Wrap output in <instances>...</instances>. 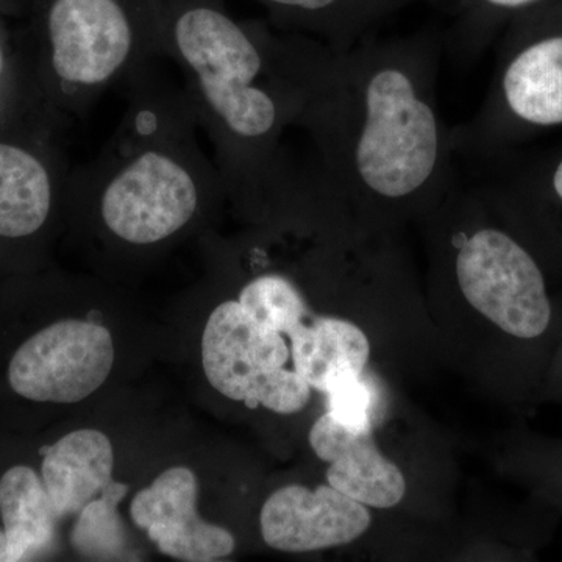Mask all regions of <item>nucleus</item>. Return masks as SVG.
Wrapping results in <instances>:
<instances>
[{"instance_id": "obj_1", "label": "nucleus", "mask_w": 562, "mask_h": 562, "mask_svg": "<svg viewBox=\"0 0 562 562\" xmlns=\"http://www.w3.org/2000/svg\"><path fill=\"white\" fill-rule=\"evenodd\" d=\"M441 46L417 33L333 55L312 116L327 181L350 209L414 210L452 190L457 149L439 105Z\"/></svg>"}, {"instance_id": "obj_2", "label": "nucleus", "mask_w": 562, "mask_h": 562, "mask_svg": "<svg viewBox=\"0 0 562 562\" xmlns=\"http://www.w3.org/2000/svg\"><path fill=\"white\" fill-rule=\"evenodd\" d=\"M562 128V0H542L501 35L486 98L453 128L457 155L482 160Z\"/></svg>"}, {"instance_id": "obj_3", "label": "nucleus", "mask_w": 562, "mask_h": 562, "mask_svg": "<svg viewBox=\"0 0 562 562\" xmlns=\"http://www.w3.org/2000/svg\"><path fill=\"white\" fill-rule=\"evenodd\" d=\"M452 244L454 283L475 312L520 341L546 335L553 317L546 272L516 228L476 224Z\"/></svg>"}, {"instance_id": "obj_4", "label": "nucleus", "mask_w": 562, "mask_h": 562, "mask_svg": "<svg viewBox=\"0 0 562 562\" xmlns=\"http://www.w3.org/2000/svg\"><path fill=\"white\" fill-rule=\"evenodd\" d=\"M176 41L228 131L249 143L271 138L281 106L273 92L258 85L266 61L249 33L221 11L192 9L177 21Z\"/></svg>"}, {"instance_id": "obj_5", "label": "nucleus", "mask_w": 562, "mask_h": 562, "mask_svg": "<svg viewBox=\"0 0 562 562\" xmlns=\"http://www.w3.org/2000/svg\"><path fill=\"white\" fill-rule=\"evenodd\" d=\"M113 362V338L105 327L60 319L36 328L13 347L3 380L22 402L72 405L106 382Z\"/></svg>"}, {"instance_id": "obj_6", "label": "nucleus", "mask_w": 562, "mask_h": 562, "mask_svg": "<svg viewBox=\"0 0 562 562\" xmlns=\"http://www.w3.org/2000/svg\"><path fill=\"white\" fill-rule=\"evenodd\" d=\"M198 188L190 173L165 155L147 151L106 188L102 217L124 241L154 244L190 222Z\"/></svg>"}, {"instance_id": "obj_7", "label": "nucleus", "mask_w": 562, "mask_h": 562, "mask_svg": "<svg viewBox=\"0 0 562 562\" xmlns=\"http://www.w3.org/2000/svg\"><path fill=\"white\" fill-rule=\"evenodd\" d=\"M290 355L281 333L255 321L238 301L221 303L203 330V371L211 386L249 408L261 406Z\"/></svg>"}, {"instance_id": "obj_8", "label": "nucleus", "mask_w": 562, "mask_h": 562, "mask_svg": "<svg viewBox=\"0 0 562 562\" xmlns=\"http://www.w3.org/2000/svg\"><path fill=\"white\" fill-rule=\"evenodd\" d=\"M483 194L541 258L562 265V143L524 157L502 154Z\"/></svg>"}, {"instance_id": "obj_9", "label": "nucleus", "mask_w": 562, "mask_h": 562, "mask_svg": "<svg viewBox=\"0 0 562 562\" xmlns=\"http://www.w3.org/2000/svg\"><path fill=\"white\" fill-rule=\"evenodd\" d=\"M47 25L55 72L70 83H102L131 54L132 27L117 0H55Z\"/></svg>"}, {"instance_id": "obj_10", "label": "nucleus", "mask_w": 562, "mask_h": 562, "mask_svg": "<svg viewBox=\"0 0 562 562\" xmlns=\"http://www.w3.org/2000/svg\"><path fill=\"white\" fill-rule=\"evenodd\" d=\"M368 506L330 484L316 490L290 484L262 505L265 542L286 553H308L357 541L371 527Z\"/></svg>"}, {"instance_id": "obj_11", "label": "nucleus", "mask_w": 562, "mask_h": 562, "mask_svg": "<svg viewBox=\"0 0 562 562\" xmlns=\"http://www.w3.org/2000/svg\"><path fill=\"white\" fill-rule=\"evenodd\" d=\"M199 483L188 468L161 473L132 502V519L158 550L176 560L211 562L227 558L236 541L231 531L205 522L198 514Z\"/></svg>"}, {"instance_id": "obj_12", "label": "nucleus", "mask_w": 562, "mask_h": 562, "mask_svg": "<svg viewBox=\"0 0 562 562\" xmlns=\"http://www.w3.org/2000/svg\"><path fill=\"white\" fill-rule=\"evenodd\" d=\"M310 446L328 462V484L347 497L373 508H392L405 497V476L380 452L372 428L351 430L327 413L314 422Z\"/></svg>"}, {"instance_id": "obj_13", "label": "nucleus", "mask_w": 562, "mask_h": 562, "mask_svg": "<svg viewBox=\"0 0 562 562\" xmlns=\"http://www.w3.org/2000/svg\"><path fill=\"white\" fill-rule=\"evenodd\" d=\"M40 473L57 519L77 516L113 482L114 452L98 430H77L38 449Z\"/></svg>"}, {"instance_id": "obj_14", "label": "nucleus", "mask_w": 562, "mask_h": 562, "mask_svg": "<svg viewBox=\"0 0 562 562\" xmlns=\"http://www.w3.org/2000/svg\"><path fill=\"white\" fill-rule=\"evenodd\" d=\"M58 524L40 471L16 462L0 473V528L9 539L11 562L49 553Z\"/></svg>"}, {"instance_id": "obj_15", "label": "nucleus", "mask_w": 562, "mask_h": 562, "mask_svg": "<svg viewBox=\"0 0 562 562\" xmlns=\"http://www.w3.org/2000/svg\"><path fill=\"white\" fill-rule=\"evenodd\" d=\"M288 336L294 371L319 392H325L327 380L341 369L362 373L371 357L368 336L349 321L319 317L312 325L301 322Z\"/></svg>"}, {"instance_id": "obj_16", "label": "nucleus", "mask_w": 562, "mask_h": 562, "mask_svg": "<svg viewBox=\"0 0 562 562\" xmlns=\"http://www.w3.org/2000/svg\"><path fill=\"white\" fill-rule=\"evenodd\" d=\"M49 173L29 151L0 143V238L22 239L46 224Z\"/></svg>"}, {"instance_id": "obj_17", "label": "nucleus", "mask_w": 562, "mask_h": 562, "mask_svg": "<svg viewBox=\"0 0 562 562\" xmlns=\"http://www.w3.org/2000/svg\"><path fill=\"white\" fill-rule=\"evenodd\" d=\"M277 9L316 22L333 41L335 52L368 40L373 29L417 0H262Z\"/></svg>"}, {"instance_id": "obj_18", "label": "nucleus", "mask_w": 562, "mask_h": 562, "mask_svg": "<svg viewBox=\"0 0 562 562\" xmlns=\"http://www.w3.org/2000/svg\"><path fill=\"white\" fill-rule=\"evenodd\" d=\"M128 492L127 484L111 482L98 498L88 503L70 531V543L88 560H122L127 549V535L117 506Z\"/></svg>"}, {"instance_id": "obj_19", "label": "nucleus", "mask_w": 562, "mask_h": 562, "mask_svg": "<svg viewBox=\"0 0 562 562\" xmlns=\"http://www.w3.org/2000/svg\"><path fill=\"white\" fill-rule=\"evenodd\" d=\"M454 46L460 55L480 54L506 25L542 0H452Z\"/></svg>"}, {"instance_id": "obj_20", "label": "nucleus", "mask_w": 562, "mask_h": 562, "mask_svg": "<svg viewBox=\"0 0 562 562\" xmlns=\"http://www.w3.org/2000/svg\"><path fill=\"white\" fill-rule=\"evenodd\" d=\"M238 302L255 321L281 335H288L308 313L301 291L280 273H262L249 281Z\"/></svg>"}, {"instance_id": "obj_21", "label": "nucleus", "mask_w": 562, "mask_h": 562, "mask_svg": "<svg viewBox=\"0 0 562 562\" xmlns=\"http://www.w3.org/2000/svg\"><path fill=\"white\" fill-rule=\"evenodd\" d=\"M362 373L341 369L327 380L328 413L351 430L371 428L372 394Z\"/></svg>"}, {"instance_id": "obj_22", "label": "nucleus", "mask_w": 562, "mask_h": 562, "mask_svg": "<svg viewBox=\"0 0 562 562\" xmlns=\"http://www.w3.org/2000/svg\"><path fill=\"white\" fill-rule=\"evenodd\" d=\"M0 69H2V54H0Z\"/></svg>"}]
</instances>
